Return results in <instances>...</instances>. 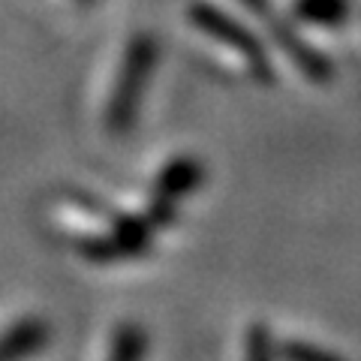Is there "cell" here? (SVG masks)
I'll list each match as a JSON object with an SVG mask.
<instances>
[{"label": "cell", "mask_w": 361, "mask_h": 361, "mask_svg": "<svg viewBox=\"0 0 361 361\" xmlns=\"http://www.w3.org/2000/svg\"><path fill=\"white\" fill-rule=\"evenodd\" d=\"M157 58H160V42H157L154 33H135V37L127 42L115 87H111V97H109V106H106L109 133L121 135L135 123L142 99H145V90H148L154 70H157Z\"/></svg>", "instance_id": "6da1fadb"}, {"label": "cell", "mask_w": 361, "mask_h": 361, "mask_svg": "<svg viewBox=\"0 0 361 361\" xmlns=\"http://www.w3.org/2000/svg\"><path fill=\"white\" fill-rule=\"evenodd\" d=\"M187 18L199 33H205L208 39L226 45L229 51H235L238 58L247 63V70L256 82H271L274 73H271V61H268V51L259 45V39L247 30L241 21H235L226 9L208 4V0H193L187 6Z\"/></svg>", "instance_id": "7a4b0ae2"}, {"label": "cell", "mask_w": 361, "mask_h": 361, "mask_svg": "<svg viewBox=\"0 0 361 361\" xmlns=\"http://www.w3.org/2000/svg\"><path fill=\"white\" fill-rule=\"evenodd\" d=\"M154 232H157V226L145 214H118L103 235H85V238H78L75 250L87 262L111 265V262H123V259L145 256L151 250Z\"/></svg>", "instance_id": "3957f363"}, {"label": "cell", "mask_w": 361, "mask_h": 361, "mask_svg": "<svg viewBox=\"0 0 361 361\" xmlns=\"http://www.w3.org/2000/svg\"><path fill=\"white\" fill-rule=\"evenodd\" d=\"M238 4L247 9V13H253L259 21H262V27L274 37V42L280 45V49L295 61V66L301 70L304 78H310V82H329L331 78V63L325 61L295 27H292L274 6H271V0H238Z\"/></svg>", "instance_id": "277c9868"}, {"label": "cell", "mask_w": 361, "mask_h": 361, "mask_svg": "<svg viewBox=\"0 0 361 361\" xmlns=\"http://www.w3.org/2000/svg\"><path fill=\"white\" fill-rule=\"evenodd\" d=\"M202 180H205V166H202L196 157H175V160L166 163L163 172L157 175L151 199L178 205L184 196H190L193 190H199Z\"/></svg>", "instance_id": "5b68a950"}, {"label": "cell", "mask_w": 361, "mask_h": 361, "mask_svg": "<svg viewBox=\"0 0 361 361\" xmlns=\"http://www.w3.org/2000/svg\"><path fill=\"white\" fill-rule=\"evenodd\" d=\"M49 343V329L39 319H21L0 334V361L33 355Z\"/></svg>", "instance_id": "8992f818"}, {"label": "cell", "mask_w": 361, "mask_h": 361, "mask_svg": "<svg viewBox=\"0 0 361 361\" xmlns=\"http://www.w3.org/2000/svg\"><path fill=\"white\" fill-rule=\"evenodd\" d=\"M349 16V0H295V18L307 25L334 27L346 21Z\"/></svg>", "instance_id": "52a82bcc"}, {"label": "cell", "mask_w": 361, "mask_h": 361, "mask_svg": "<svg viewBox=\"0 0 361 361\" xmlns=\"http://www.w3.org/2000/svg\"><path fill=\"white\" fill-rule=\"evenodd\" d=\"M148 353V334H145L139 325L133 322H123L111 334V343H109V358L115 361H135Z\"/></svg>", "instance_id": "ba28073f"}, {"label": "cell", "mask_w": 361, "mask_h": 361, "mask_svg": "<svg viewBox=\"0 0 361 361\" xmlns=\"http://www.w3.org/2000/svg\"><path fill=\"white\" fill-rule=\"evenodd\" d=\"M247 355L250 358H271L274 355V346H271L268 331L262 329V325L250 329V337H247Z\"/></svg>", "instance_id": "9c48e42d"}, {"label": "cell", "mask_w": 361, "mask_h": 361, "mask_svg": "<svg viewBox=\"0 0 361 361\" xmlns=\"http://www.w3.org/2000/svg\"><path fill=\"white\" fill-rule=\"evenodd\" d=\"M280 353L289 355V358H304V361H313V358H334L331 353H325V349H316V346H310V343H289V346L280 349Z\"/></svg>", "instance_id": "30bf717a"}]
</instances>
